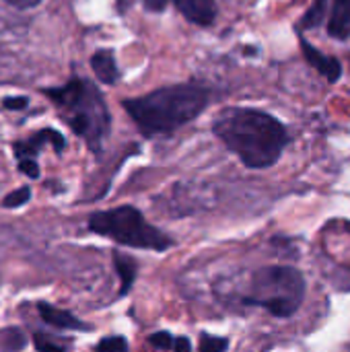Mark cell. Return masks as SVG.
Wrapping results in <instances>:
<instances>
[{
  "label": "cell",
  "mask_w": 350,
  "mask_h": 352,
  "mask_svg": "<svg viewBox=\"0 0 350 352\" xmlns=\"http://www.w3.org/2000/svg\"><path fill=\"white\" fill-rule=\"evenodd\" d=\"M328 33L334 39L350 37V0H330Z\"/></svg>",
  "instance_id": "cell-8"
},
{
  "label": "cell",
  "mask_w": 350,
  "mask_h": 352,
  "mask_svg": "<svg viewBox=\"0 0 350 352\" xmlns=\"http://www.w3.org/2000/svg\"><path fill=\"white\" fill-rule=\"evenodd\" d=\"M227 346H229L227 338L210 336V334H202L200 336V352H225Z\"/></svg>",
  "instance_id": "cell-15"
},
{
  "label": "cell",
  "mask_w": 350,
  "mask_h": 352,
  "mask_svg": "<svg viewBox=\"0 0 350 352\" xmlns=\"http://www.w3.org/2000/svg\"><path fill=\"white\" fill-rule=\"evenodd\" d=\"M97 352H128V342L122 336H107L97 344Z\"/></svg>",
  "instance_id": "cell-17"
},
{
  "label": "cell",
  "mask_w": 350,
  "mask_h": 352,
  "mask_svg": "<svg viewBox=\"0 0 350 352\" xmlns=\"http://www.w3.org/2000/svg\"><path fill=\"white\" fill-rule=\"evenodd\" d=\"M212 130L252 169L272 167L289 144L287 128L276 118L250 107L223 109Z\"/></svg>",
  "instance_id": "cell-1"
},
{
  "label": "cell",
  "mask_w": 350,
  "mask_h": 352,
  "mask_svg": "<svg viewBox=\"0 0 350 352\" xmlns=\"http://www.w3.org/2000/svg\"><path fill=\"white\" fill-rule=\"evenodd\" d=\"M175 6L186 14L188 21L196 25H210L217 16V6L215 0H173Z\"/></svg>",
  "instance_id": "cell-9"
},
{
  "label": "cell",
  "mask_w": 350,
  "mask_h": 352,
  "mask_svg": "<svg viewBox=\"0 0 350 352\" xmlns=\"http://www.w3.org/2000/svg\"><path fill=\"white\" fill-rule=\"evenodd\" d=\"M37 311H39L41 320L47 322L54 328H60V330H87V326L80 320H76L72 314H68L64 309H58V307H54L50 303H39Z\"/></svg>",
  "instance_id": "cell-10"
},
{
  "label": "cell",
  "mask_w": 350,
  "mask_h": 352,
  "mask_svg": "<svg viewBox=\"0 0 350 352\" xmlns=\"http://www.w3.org/2000/svg\"><path fill=\"white\" fill-rule=\"evenodd\" d=\"M305 299V278L289 266H268L254 274L245 305L262 307L274 318H291Z\"/></svg>",
  "instance_id": "cell-4"
},
{
  "label": "cell",
  "mask_w": 350,
  "mask_h": 352,
  "mask_svg": "<svg viewBox=\"0 0 350 352\" xmlns=\"http://www.w3.org/2000/svg\"><path fill=\"white\" fill-rule=\"evenodd\" d=\"M328 6H330V0H314V4L303 14L301 27H305V29L322 27L324 25V19H326V12H328Z\"/></svg>",
  "instance_id": "cell-13"
},
{
  "label": "cell",
  "mask_w": 350,
  "mask_h": 352,
  "mask_svg": "<svg viewBox=\"0 0 350 352\" xmlns=\"http://www.w3.org/2000/svg\"><path fill=\"white\" fill-rule=\"evenodd\" d=\"M45 142H50L58 153H62V148H64V144H66V142H64V136H62L60 132L45 128V130L37 132L35 136H31L29 140L17 142V144H14V155H17L19 161H23V159H33V161H35V155L39 153V148H41Z\"/></svg>",
  "instance_id": "cell-6"
},
{
  "label": "cell",
  "mask_w": 350,
  "mask_h": 352,
  "mask_svg": "<svg viewBox=\"0 0 350 352\" xmlns=\"http://www.w3.org/2000/svg\"><path fill=\"white\" fill-rule=\"evenodd\" d=\"M45 93L56 103L66 124L97 151L109 132V111L99 89L91 80L72 78Z\"/></svg>",
  "instance_id": "cell-3"
},
{
  "label": "cell",
  "mask_w": 350,
  "mask_h": 352,
  "mask_svg": "<svg viewBox=\"0 0 350 352\" xmlns=\"http://www.w3.org/2000/svg\"><path fill=\"white\" fill-rule=\"evenodd\" d=\"M144 6H146L149 10L159 12V10H163V8L167 6V0H144Z\"/></svg>",
  "instance_id": "cell-24"
},
{
  "label": "cell",
  "mask_w": 350,
  "mask_h": 352,
  "mask_svg": "<svg viewBox=\"0 0 350 352\" xmlns=\"http://www.w3.org/2000/svg\"><path fill=\"white\" fill-rule=\"evenodd\" d=\"M0 344H2V349H4V351L17 352V351H21V349H25L27 338L23 336V332H21V330H17V328H8V330H2V332H0Z\"/></svg>",
  "instance_id": "cell-14"
},
{
  "label": "cell",
  "mask_w": 350,
  "mask_h": 352,
  "mask_svg": "<svg viewBox=\"0 0 350 352\" xmlns=\"http://www.w3.org/2000/svg\"><path fill=\"white\" fill-rule=\"evenodd\" d=\"M113 266H116V272H118L120 285H122L120 295L124 297V295L130 293V289H132V285H134V280H136V262H134V258L116 252V254H113Z\"/></svg>",
  "instance_id": "cell-12"
},
{
  "label": "cell",
  "mask_w": 350,
  "mask_h": 352,
  "mask_svg": "<svg viewBox=\"0 0 350 352\" xmlns=\"http://www.w3.org/2000/svg\"><path fill=\"white\" fill-rule=\"evenodd\" d=\"M173 351L175 352H192V344L186 336H177L173 340Z\"/></svg>",
  "instance_id": "cell-22"
},
{
  "label": "cell",
  "mask_w": 350,
  "mask_h": 352,
  "mask_svg": "<svg viewBox=\"0 0 350 352\" xmlns=\"http://www.w3.org/2000/svg\"><path fill=\"white\" fill-rule=\"evenodd\" d=\"M19 169L27 175V177H37L39 175V167H37V163L33 161V159H23V161H19Z\"/></svg>",
  "instance_id": "cell-20"
},
{
  "label": "cell",
  "mask_w": 350,
  "mask_h": 352,
  "mask_svg": "<svg viewBox=\"0 0 350 352\" xmlns=\"http://www.w3.org/2000/svg\"><path fill=\"white\" fill-rule=\"evenodd\" d=\"M301 50H303V56L307 58V62L320 72L324 74L330 82H336L342 74V66L336 58H330L326 54H322L320 50H316L307 39L301 37Z\"/></svg>",
  "instance_id": "cell-7"
},
{
  "label": "cell",
  "mask_w": 350,
  "mask_h": 352,
  "mask_svg": "<svg viewBox=\"0 0 350 352\" xmlns=\"http://www.w3.org/2000/svg\"><path fill=\"white\" fill-rule=\"evenodd\" d=\"M89 229L120 245L136 250L165 252L167 248H171V239L149 225L134 206H118L111 210L93 212L89 217Z\"/></svg>",
  "instance_id": "cell-5"
},
{
  "label": "cell",
  "mask_w": 350,
  "mask_h": 352,
  "mask_svg": "<svg viewBox=\"0 0 350 352\" xmlns=\"http://www.w3.org/2000/svg\"><path fill=\"white\" fill-rule=\"evenodd\" d=\"M208 103V91L200 85H173L124 103L142 134H171L192 122Z\"/></svg>",
  "instance_id": "cell-2"
},
{
  "label": "cell",
  "mask_w": 350,
  "mask_h": 352,
  "mask_svg": "<svg viewBox=\"0 0 350 352\" xmlns=\"http://www.w3.org/2000/svg\"><path fill=\"white\" fill-rule=\"evenodd\" d=\"M173 336L169 332H155L153 336H149V344L159 349V351H169L173 349Z\"/></svg>",
  "instance_id": "cell-18"
},
{
  "label": "cell",
  "mask_w": 350,
  "mask_h": 352,
  "mask_svg": "<svg viewBox=\"0 0 350 352\" xmlns=\"http://www.w3.org/2000/svg\"><path fill=\"white\" fill-rule=\"evenodd\" d=\"M33 344H35V349L39 352H64L60 346H56V344H52L50 340H45L41 334L33 336Z\"/></svg>",
  "instance_id": "cell-19"
},
{
  "label": "cell",
  "mask_w": 350,
  "mask_h": 352,
  "mask_svg": "<svg viewBox=\"0 0 350 352\" xmlns=\"http://www.w3.org/2000/svg\"><path fill=\"white\" fill-rule=\"evenodd\" d=\"M91 68L95 72V76L105 82V85H113L120 76L118 72V64L116 58L109 50H99L93 58H91Z\"/></svg>",
  "instance_id": "cell-11"
},
{
  "label": "cell",
  "mask_w": 350,
  "mask_h": 352,
  "mask_svg": "<svg viewBox=\"0 0 350 352\" xmlns=\"http://www.w3.org/2000/svg\"><path fill=\"white\" fill-rule=\"evenodd\" d=\"M2 107L4 109H23V107H27V97H6L2 101Z\"/></svg>",
  "instance_id": "cell-21"
},
{
  "label": "cell",
  "mask_w": 350,
  "mask_h": 352,
  "mask_svg": "<svg viewBox=\"0 0 350 352\" xmlns=\"http://www.w3.org/2000/svg\"><path fill=\"white\" fill-rule=\"evenodd\" d=\"M29 198H31V190H29V188H19V190L10 192V194L2 200V206H4V208H17V206L27 204Z\"/></svg>",
  "instance_id": "cell-16"
},
{
  "label": "cell",
  "mask_w": 350,
  "mask_h": 352,
  "mask_svg": "<svg viewBox=\"0 0 350 352\" xmlns=\"http://www.w3.org/2000/svg\"><path fill=\"white\" fill-rule=\"evenodd\" d=\"M10 6H17V8H33V6H37L41 0H6Z\"/></svg>",
  "instance_id": "cell-23"
}]
</instances>
